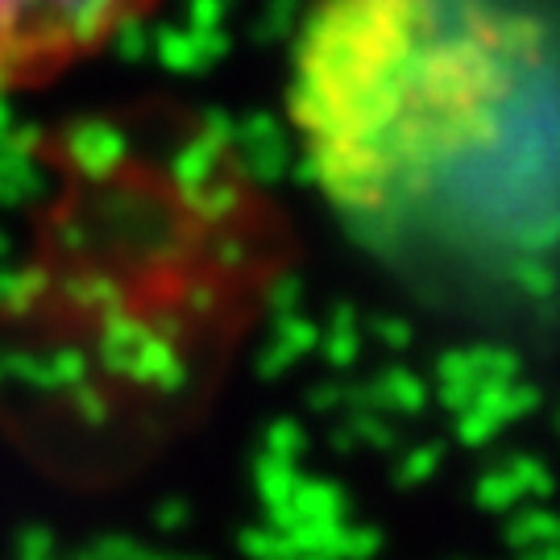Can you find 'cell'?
<instances>
[{"label": "cell", "mask_w": 560, "mask_h": 560, "mask_svg": "<svg viewBox=\"0 0 560 560\" xmlns=\"http://www.w3.org/2000/svg\"><path fill=\"white\" fill-rule=\"evenodd\" d=\"M287 120L328 208L402 258L560 241V34L532 0H316Z\"/></svg>", "instance_id": "obj_1"}, {"label": "cell", "mask_w": 560, "mask_h": 560, "mask_svg": "<svg viewBox=\"0 0 560 560\" xmlns=\"http://www.w3.org/2000/svg\"><path fill=\"white\" fill-rule=\"evenodd\" d=\"M162 0H0V96L34 92L101 59Z\"/></svg>", "instance_id": "obj_2"}]
</instances>
